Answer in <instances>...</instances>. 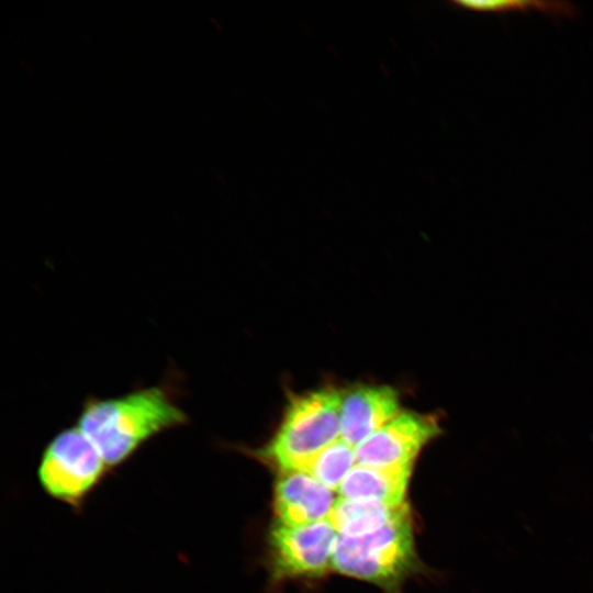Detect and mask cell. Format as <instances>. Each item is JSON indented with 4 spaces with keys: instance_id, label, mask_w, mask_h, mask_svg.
<instances>
[{
    "instance_id": "cell-1",
    "label": "cell",
    "mask_w": 593,
    "mask_h": 593,
    "mask_svg": "<svg viewBox=\"0 0 593 593\" xmlns=\"http://www.w3.org/2000/svg\"><path fill=\"white\" fill-rule=\"evenodd\" d=\"M189 422L167 384L138 388L114 398L89 396L78 427L97 447L108 467H119L156 435Z\"/></svg>"
},
{
    "instance_id": "cell-2",
    "label": "cell",
    "mask_w": 593,
    "mask_h": 593,
    "mask_svg": "<svg viewBox=\"0 0 593 593\" xmlns=\"http://www.w3.org/2000/svg\"><path fill=\"white\" fill-rule=\"evenodd\" d=\"M340 404L342 391L334 387L291 395L276 434L251 455L280 472L302 471L340 437Z\"/></svg>"
},
{
    "instance_id": "cell-3",
    "label": "cell",
    "mask_w": 593,
    "mask_h": 593,
    "mask_svg": "<svg viewBox=\"0 0 593 593\" xmlns=\"http://www.w3.org/2000/svg\"><path fill=\"white\" fill-rule=\"evenodd\" d=\"M418 566L411 512L405 504L382 527L357 536L338 535L332 569L395 591Z\"/></svg>"
},
{
    "instance_id": "cell-4",
    "label": "cell",
    "mask_w": 593,
    "mask_h": 593,
    "mask_svg": "<svg viewBox=\"0 0 593 593\" xmlns=\"http://www.w3.org/2000/svg\"><path fill=\"white\" fill-rule=\"evenodd\" d=\"M109 470L93 443L74 426L61 429L47 443L37 479L51 497L79 508Z\"/></svg>"
},
{
    "instance_id": "cell-5",
    "label": "cell",
    "mask_w": 593,
    "mask_h": 593,
    "mask_svg": "<svg viewBox=\"0 0 593 593\" xmlns=\"http://www.w3.org/2000/svg\"><path fill=\"white\" fill-rule=\"evenodd\" d=\"M338 533L328 518L312 524L270 528L268 542L278 579L318 577L332 568Z\"/></svg>"
},
{
    "instance_id": "cell-6",
    "label": "cell",
    "mask_w": 593,
    "mask_h": 593,
    "mask_svg": "<svg viewBox=\"0 0 593 593\" xmlns=\"http://www.w3.org/2000/svg\"><path fill=\"white\" fill-rule=\"evenodd\" d=\"M441 433L438 414L401 411L355 448L357 463L413 467L422 449Z\"/></svg>"
},
{
    "instance_id": "cell-7",
    "label": "cell",
    "mask_w": 593,
    "mask_h": 593,
    "mask_svg": "<svg viewBox=\"0 0 593 593\" xmlns=\"http://www.w3.org/2000/svg\"><path fill=\"white\" fill-rule=\"evenodd\" d=\"M401 412L400 398L389 385L359 384L342 391L340 438L357 447Z\"/></svg>"
},
{
    "instance_id": "cell-8",
    "label": "cell",
    "mask_w": 593,
    "mask_h": 593,
    "mask_svg": "<svg viewBox=\"0 0 593 593\" xmlns=\"http://www.w3.org/2000/svg\"><path fill=\"white\" fill-rule=\"evenodd\" d=\"M334 493L304 471L281 472L273 490L277 523L288 526L312 524L328 518Z\"/></svg>"
},
{
    "instance_id": "cell-9",
    "label": "cell",
    "mask_w": 593,
    "mask_h": 593,
    "mask_svg": "<svg viewBox=\"0 0 593 593\" xmlns=\"http://www.w3.org/2000/svg\"><path fill=\"white\" fill-rule=\"evenodd\" d=\"M413 467L374 468L357 463L345 477L339 496L396 508L404 501Z\"/></svg>"
},
{
    "instance_id": "cell-10",
    "label": "cell",
    "mask_w": 593,
    "mask_h": 593,
    "mask_svg": "<svg viewBox=\"0 0 593 593\" xmlns=\"http://www.w3.org/2000/svg\"><path fill=\"white\" fill-rule=\"evenodd\" d=\"M403 506L392 508L376 502L339 496L336 500L328 519L337 530L338 535L357 536L382 527L389 523Z\"/></svg>"
},
{
    "instance_id": "cell-11",
    "label": "cell",
    "mask_w": 593,
    "mask_h": 593,
    "mask_svg": "<svg viewBox=\"0 0 593 593\" xmlns=\"http://www.w3.org/2000/svg\"><path fill=\"white\" fill-rule=\"evenodd\" d=\"M356 465L355 447L339 437L320 451L302 471L332 491H337L345 477Z\"/></svg>"
},
{
    "instance_id": "cell-12",
    "label": "cell",
    "mask_w": 593,
    "mask_h": 593,
    "mask_svg": "<svg viewBox=\"0 0 593 593\" xmlns=\"http://www.w3.org/2000/svg\"><path fill=\"white\" fill-rule=\"evenodd\" d=\"M456 7L482 12L541 11L555 16H572L573 4L560 1H454Z\"/></svg>"
}]
</instances>
